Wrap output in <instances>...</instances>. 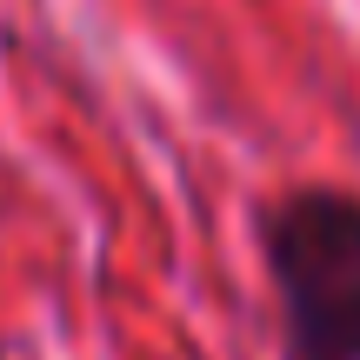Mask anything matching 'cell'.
Segmentation results:
<instances>
[{
  "label": "cell",
  "instance_id": "obj_1",
  "mask_svg": "<svg viewBox=\"0 0 360 360\" xmlns=\"http://www.w3.org/2000/svg\"><path fill=\"white\" fill-rule=\"evenodd\" d=\"M287 360H360V200L294 187L260 220Z\"/></svg>",
  "mask_w": 360,
  "mask_h": 360
}]
</instances>
